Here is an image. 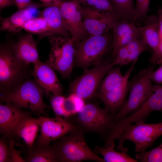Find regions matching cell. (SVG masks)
Masks as SVG:
<instances>
[{"mask_svg":"<svg viewBox=\"0 0 162 162\" xmlns=\"http://www.w3.org/2000/svg\"><path fill=\"white\" fill-rule=\"evenodd\" d=\"M144 122L131 124L125 128L118 140L117 150L122 149L124 142L129 140L134 144L135 152L146 151L162 135V122L154 124Z\"/></svg>","mask_w":162,"mask_h":162,"instance_id":"52a82bcc","label":"cell"},{"mask_svg":"<svg viewBox=\"0 0 162 162\" xmlns=\"http://www.w3.org/2000/svg\"><path fill=\"white\" fill-rule=\"evenodd\" d=\"M112 62L100 63L90 69H84V72L69 85L70 94H75L84 101L95 95L104 76L111 69Z\"/></svg>","mask_w":162,"mask_h":162,"instance_id":"ba28073f","label":"cell"},{"mask_svg":"<svg viewBox=\"0 0 162 162\" xmlns=\"http://www.w3.org/2000/svg\"><path fill=\"white\" fill-rule=\"evenodd\" d=\"M44 6L42 3L34 2L28 7L18 10L9 17L2 19L0 31L14 34L20 32L25 24L29 20L35 17L39 8Z\"/></svg>","mask_w":162,"mask_h":162,"instance_id":"2e32d148","label":"cell"},{"mask_svg":"<svg viewBox=\"0 0 162 162\" xmlns=\"http://www.w3.org/2000/svg\"><path fill=\"white\" fill-rule=\"evenodd\" d=\"M148 76L151 80L157 84H162V64L156 70H154L152 67H149Z\"/></svg>","mask_w":162,"mask_h":162,"instance_id":"836d02e7","label":"cell"},{"mask_svg":"<svg viewBox=\"0 0 162 162\" xmlns=\"http://www.w3.org/2000/svg\"><path fill=\"white\" fill-rule=\"evenodd\" d=\"M137 60L136 59L132 62V64L124 75L122 74L119 67L111 69L101 84L98 92L102 93L114 89L128 80Z\"/></svg>","mask_w":162,"mask_h":162,"instance_id":"7402d4cb","label":"cell"},{"mask_svg":"<svg viewBox=\"0 0 162 162\" xmlns=\"http://www.w3.org/2000/svg\"><path fill=\"white\" fill-rule=\"evenodd\" d=\"M76 115L75 124L83 131L96 133L105 139L116 124L114 114L97 105L85 104Z\"/></svg>","mask_w":162,"mask_h":162,"instance_id":"277c9868","label":"cell"},{"mask_svg":"<svg viewBox=\"0 0 162 162\" xmlns=\"http://www.w3.org/2000/svg\"><path fill=\"white\" fill-rule=\"evenodd\" d=\"M110 0L120 20L134 23L135 9L133 0Z\"/></svg>","mask_w":162,"mask_h":162,"instance_id":"d4e9b609","label":"cell"},{"mask_svg":"<svg viewBox=\"0 0 162 162\" xmlns=\"http://www.w3.org/2000/svg\"><path fill=\"white\" fill-rule=\"evenodd\" d=\"M148 67L142 70L134 82L127 100L114 114L116 123L138 109L154 92L148 76Z\"/></svg>","mask_w":162,"mask_h":162,"instance_id":"9c48e42d","label":"cell"},{"mask_svg":"<svg viewBox=\"0 0 162 162\" xmlns=\"http://www.w3.org/2000/svg\"><path fill=\"white\" fill-rule=\"evenodd\" d=\"M112 146L101 147L96 146L94 152L97 154H100L106 162H137L139 161L128 154V149L123 148L121 152L115 151Z\"/></svg>","mask_w":162,"mask_h":162,"instance_id":"cb8c5ba5","label":"cell"},{"mask_svg":"<svg viewBox=\"0 0 162 162\" xmlns=\"http://www.w3.org/2000/svg\"><path fill=\"white\" fill-rule=\"evenodd\" d=\"M135 158L141 162H162V143L149 151L137 152Z\"/></svg>","mask_w":162,"mask_h":162,"instance_id":"f1b7e54d","label":"cell"},{"mask_svg":"<svg viewBox=\"0 0 162 162\" xmlns=\"http://www.w3.org/2000/svg\"><path fill=\"white\" fill-rule=\"evenodd\" d=\"M65 98L62 95H57L53 94L50 97L51 106L56 116L64 117L62 105Z\"/></svg>","mask_w":162,"mask_h":162,"instance_id":"4dcf8cb0","label":"cell"},{"mask_svg":"<svg viewBox=\"0 0 162 162\" xmlns=\"http://www.w3.org/2000/svg\"><path fill=\"white\" fill-rule=\"evenodd\" d=\"M77 0L83 6L97 10L108 11L117 16L110 0Z\"/></svg>","mask_w":162,"mask_h":162,"instance_id":"f546056e","label":"cell"},{"mask_svg":"<svg viewBox=\"0 0 162 162\" xmlns=\"http://www.w3.org/2000/svg\"><path fill=\"white\" fill-rule=\"evenodd\" d=\"M84 131L78 128L59 138L52 144L59 162H80L92 160L105 162L87 144Z\"/></svg>","mask_w":162,"mask_h":162,"instance_id":"6da1fadb","label":"cell"},{"mask_svg":"<svg viewBox=\"0 0 162 162\" xmlns=\"http://www.w3.org/2000/svg\"><path fill=\"white\" fill-rule=\"evenodd\" d=\"M82 6L83 26L88 36H100L108 33L120 20L112 13Z\"/></svg>","mask_w":162,"mask_h":162,"instance_id":"30bf717a","label":"cell"},{"mask_svg":"<svg viewBox=\"0 0 162 162\" xmlns=\"http://www.w3.org/2000/svg\"><path fill=\"white\" fill-rule=\"evenodd\" d=\"M40 15L44 18L47 23L50 35H57L70 38L63 22L59 7H46L40 12Z\"/></svg>","mask_w":162,"mask_h":162,"instance_id":"ffe728a7","label":"cell"},{"mask_svg":"<svg viewBox=\"0 0 162 162\" xmlns=\"http://www.w3.org/2000/svg\"><path fill=\"white\" fill-rule=\"evenodd\" d=\"M15 2L18 10L26 8L34 3L32 0H15Z\"/></svg>","mask_w":162,"mask_h":162,"instance_id":"d590c367","label":"cell"},{"mask_svg":"<svg viewBox=\"0 0 162 162\" xmlns=\"http://www.w3.org/2000/svg\"><path fill=\"white\" fill-rule=\"evenodd\" d=\"M125 46L128 51L130 63L138 58L140 55L148 49V46L142 37L132 41Z\"/></svg>","mask_w":162,"mask_h":162,"instance_id":"83f0119b","label":"cell"},{"mask_svg":"<svg viewBox=\"0 0 162 162\" xmlns=\"http://www.w3.org/2000/svg\"><path fill=\"white\" fill-rule=\"evenodd\" d=\"M150 1V0H136L134 22L146 17L149 9Z\"/></svg>","mask_w":162,"mask_h":162,"instance_id":"1f68e13d","label":"cell"},{"mask_svg":"<svg viewBox=\"0 0 162 162\" xmlns=\"http://www.w3.org/2000/svg\"><path fill=\"white\" fill-rule=\"evenodd\" d=\"M40 127L39 118H34L29 116L19 123L15 129V135L21 137L29 148L35 142Z\"/></svg>","mask_w":162,"mask_h":162,"instance_id":"44dd1931","label":"cell"},{"mask_svg":"<svg viewBox=\"0 0 162 162\" xmlns=\"http://www.w3.org/2000/svg\"><path fill=\"white\" fill-rule=\"evenodd\" d=\"M128 80L114 89L103 93H97L95 96L104 104L105 108L115 114L122 108L125 101L128 89Z\"/></svg>","mask_w":162,"mask_h":162,"instance_id":"d6986e66","label":"cell"},{"mask_svg":"<svg viewBox=\"0 0 162 162\" xmlns=\"http://www.w3.org/2000/svg\"><path fill=\"white\" fill-rule=\"evenodd\" d=\"M10 151V162H26L21 155V152L17 150L14 147V141L11 139L9 142Z\"/></svg>","mask_w":162,"mask_h":162,"instance_id":"e575fe53","label":"cell"},{"mask_svg":"<svg viewBox=\"0 0 162 162\" xmlns=\"http://www.w3.org/2000/svg\"><path fill=\"white\" fill-rule=\"evenodd\" d=\"M30 116L13 104L6 103L0 105V131L6 138L15 135L17 125L24 118Z\"/></svg>","mask_w":162,"mask_h":162,"instance_id":"9a60e30c","label":"cell"},{"mask_svg":"<svg viewBox=\"0 0 162 162\" xmlns=\"http://www.w3.org/2000/svg\"><path fill=\"white\" fill-rule=\"evenodd\" d=\"M50 51L46 62L64 79L69 78L74 64L75 47L74 42L70 38L57 35L47 37Z\"/></svg>","mask_w":162,"mask_h":162,"instance_id":"5b68a950","label":"cell"},{"mask_svg":"<svg viewBox=\"0 0 162 162\" xmlns=\"http://www.w3.org/2000/svg\"><path fill=\"white\" fill-rule=\"evenodd\" d=\"M84 100L73 94L65 98L62 108L64 118H68L78 113L85 105Z\"/></svg>","mask_w":162,"mask_h":162,"instance_id":"4316f807","label":"cell"},{"mask_svg":"<svg viewBox=\"0 0 162 162\" xmlns=\"http://www.w3.org/2000/svg\"><path fill=\"white\" fill-rule=\"evenodd\" d=\"M59 9L64 25L74 43L88 37L82 19V6L77 0L62 1Z\"/></svg>","mask_w":162,"mask_h":162,"instance_id":"8fae6325","label":"cell"},{"mask_svg":"<svg viewBox=\"0 0 162 162\" xmlns=\"http://www.w3.org/2000/svg\"><path fill=\"white\" fill-rule=\"evenodd\" d=\"M113 33L112 56L114 58L119 50L130 42L141 38L140 27L134 23L119 20L112 30Z\"/></svg>","mask_w":162,"mask_h":162,"instance_id":"5bb4252c","label":"cell"},{"mask_svg":"<svg viewBox=\"0 0 162 162\" xmlns=\"http://www.w3.org/2000/svg\"><path fill=\"white\" fill-rule=\"evenodd\" d=\"M26 161L28 162H58L55 150L52 145H42L35 142L28 149Z\"/></svg>","mask_w":162,"mask_h":162,"instance_id":"603a6c76","label":"cell"},{"mask_svg":"<svg viewBox=\"0 0 162 162\" xmlns=\"http://www.w3.org/2000/svg\"><path fill=\"white\" fill-rule=\"evenodd\" d=\"M33 64L32 75L36 82L48 93L62 95L63 88L54 69L46 62L39 60Z\"/></svg>","mask_w":162,"mask_h":162,"instance_id":"4fadbf2b","label":"cell"},{"mask_svg":"<svg viewBox=\"0 0 162 162\" xmlns=\"http://www.w3.org/2000/svg\"><path fill=\"white\" fill-rule=\"evenodd\" d=\"M39 118L40 133L35 142L41 145H49L79 128L68 118L41 116Z\"/></svg>","mask_w":162,"mask_h":162,"instance_id":"7c38bea8","label":"cell"},{"mask_svg":"<svg viewBox=\"0 0 162 162\" xmlns=\"http://www.w3.org/2000/svg\"><path fill=\"white\" fill-rule=\"evenodd\" d=\"M160 49L161 54H162V41L160 42Z\"/></svg>","mask_w":162,"mask_h":162,"instance_id":"ab89813d","label":"cell"},{"mask_svg":"<svg viewBox=\"0 0 162 162\" xmlns=\"http://www.w3.org/2000/svg\"><path fill=\"white\" fill-rule=\"evenodd\" d=\"M10 44L15 56L24 63L28 65L39 61L36 43L31 34L23 35Z\"/></svg>","mask_w":162,"mask_h":162,"instance_id":"ac0fdd59","label":"cell"},{"mask_svg":"<svg viewBox=\"0 0 162 162\" xmlns=\"http://www.w3.org/2000/svg\"><path fill=\"white\" fill-rule=\"evenodd\" d=\"M161 111H162V110Z\"/></svg>","mask_w":162,"mask_h":162,"instance_id":"60d3db41","label":"cell"},{"mask_svg":"<svg viewBox=\"0 0 162 162\" xmlns=\"http://www.w3.org/2000/svg\"><path fill=\"white\" fill-rule=\"evenodd\" d=\"M42 2L44 6L46 7L50 6L59 7L62 2V0H39Z\"/></svg>","mask_w":162,"mask_h":162,"instance_id":"8d00e7d4","label":"cell"},{"mask_svg":"<svg viewBox=\"0 0 162 162\" xmlns=\"http://www.w3.org/2000/svg\"><path fill=\"white\" fill-rule=\"evenodd\" d=\"M23 29L30 33L38 35L40 40L50 35L47 23L41 16L34 17L29 20L24 25Z\"/></svg>","mask_w":162,"mask_h":162,"instance_id":"484cf974","label":"cell"},{"mask_svg":"<svg viewBox=\"0 0 162 162\" xmlns=\"http://www.w3.org/2000/svg\"><path fill=\"white\" fill-rule=\"evenodd\" d=\"M149 20L145 25L140 27L141 37L153 50L151 62L154 64H161L162 54L160 49L158 17L152 16Z\"/></svg>","mask_w":162,"mask_h":162,"instance_id":"e0dca14e","label":"cell"},{"mask_svg":"<svg viewBox=\"0 0 162 162\" xmlns=\"http://www.w3.org/2000/svg\"><path fill=\"white\" fill-rule=\"evenodd\" d=\"M0 140V162H10L9 145L6 141V137Z\"/></svg>","mask_w":162,"mask_h":162,"instance_id":"d6a6232c","label":"cell"},{"mask_svg":"<svg viewBox=\"0 0 162 162\" xmlns=\"http://www.w3.org/2000/svg\"><path fill=\"white\" fill-rule=\"evenodd\" d=\"M108 33L100 36H90L74 43L76 66L85 69L100 63L110 42Z\"/></svg>","mask_w":162,"mask_h":162,"instance_id":"8992f818","label":"cell"},{"mask_svg":"<svg viewBox=\"0 0 162 162\" xmlns=\"http://www.w3.org/2000/svg\"><path fill=\"white\" fill-rule=\"evenodd\" d=\"M157 14L159 23V36L161 42L162 41V8H159Z\"/></svg>","mask_w":162,"mask_h":162,"instance_id":"74e56055","label":"cell"},{"mask_svg":"<svg viewBox=\"0 0 162 162\" xmlns=\"http://www.w3.org/2000/svg\"><path fill=\"white\" fill-rule=\"evenodd\" d=\"M44 93H49L34 80L28 78L14 90L1 95L0 101L45 115V110L49 106L44 101Z\"/></svg>","mask_w":162,"mask_h":162,"instance_id":"3957f363","label":"cell"},{"mask_svg":"<svg viewBox=\"0 0 162 162\" xmlns=\"http://www.w3.org/2000/svg\"><path fill=\"white\" fill-rule=\"evenodd\" d=\"M32 71L27 65L18 59L10 44L1 45L0 90L1 95L10 92L29 78Z\"/></svg>","mask_w":162,"mask_h":162,"instance_id":"7a4b0ae2","label":"cell"},{"mask_svg":"<svg viewBox=\"0 0 162 162\" xmlns=\"http://www.w3.org/2000/svg\"><path fill=\"white\" fill-rule=\"evenodd\" d=\"M15 5V0H0V10L8 7Z\"/></svg>","mask_w":162,"mask_h":162,"instance_id":"f35d334b","label":"cell"}]
</instances>
